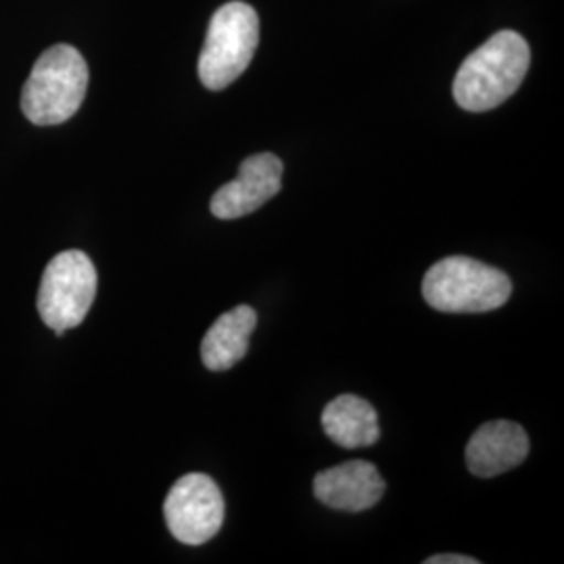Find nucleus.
Instances as JSON below:
<instances>
[{
	"mask_svg": "<svg viewBox=\"0 0 564 564\" xmlns=\"http://www.w3.org/2000/svg\"><path fill=\"white\" fill-rule=\"evenodd\" d=\"M531 63L521 34L502 30L464 59L454 78V99L473 113L500 107L523 84Z\"/></svg>",
	"mask_w": 564,
	"mask_h": 564,
	"instance_id": "nucleus-1",
	"label": "nucleus"
},
{
	"mask_svg": "<svg viewBox=\"0 0 564 564\" xmlns=\"http://www.w3.org/2000/svg\"><path fill=\"white\" fill-rule=\"evenodd\" d=\"M88 90V65L69 44L46 48L21 93V109L36 126H57L76 116Z\"/></svg>",
	"mask_w": 564,
	"mask_h": 564,
	"instance_id": "nucleus-2",
	"label": "nucleus"
},
{
	"mask_svg": "<svg viewBox=\"0 0 564 564\" xmlns=\"http://www.w3.org/2000/svg\"><path fill=\"white\" fill-rule=\"evenodd\" d=\"M512 295V282L487 263L449 256L424 274L423 297L445 314H484L502 307Z\"/></svg>",
	"mask_w": 564,
	"mask_h": 564,
	"instance_id": "nucleus-3",
	"label": "nucleus"
},
{
	"mask_svg": "<svg viewBox=\"0 0 564 564\" xmlns=\"http://www.w3.org/2000/svg\"><path fill=\"white\" fill-rule=\"evenodd\" d=\"M260 42V18L241 0L220 7L209 21L199 57V78L205 88L223 90L249 67Z\"/></svg>",
	"mask_w": 564,
	"mask_h": 564,
	"instance_id": "nucleus-4",
	"label": "nucleus"
},
{
	"mask_svg": "<svg viewBox=\"0 0 564 564\" xmlns=\"http://www.w3.org/2000/svg\"><path fill=\"white\" fill-rule=\"evenodd\" d=\"M97 268L82 251L55 256L42 274L39 314L55 335L76 328L88 316L97 297Z\"/></svg>",
	"mask_w": 564,
	"mask_h": 564,
	"instance_id": "nucleus-5",
	"label": "nucleus"
},
{
	"mask_svg": "<svg viewBox=\"0 0 564 564\" xmlns=\"http://www.w3.org/2000/svg\"><path fill=\"white\" fill-rule=\"evenodd\" d=\"M163 517L170 533L182 544H205L223 529V491L207 475H184L172 485L163 502Z\"/></svg>",
	"mask_w": 564,
	"mask_h": 564,
	"instance_id": "nucleus-6",
	"label": "nucleus"
},
{
	"mask_svg": "<svg viewBox=\"0 0 564 564\" xmlns=\"http://www.w3.org/2000/svg\"><path fill=\"white\" fill-rule=\"evenodd\" d=\"M284 165L272 153H258L241 163L237 181L228 182L212 197V214L220 220H237L253 214L281 193Z\"/></svg>",
	"mask_w": 564,
	"mask_h": 564,
	"instance_id": "nucleus-7",
	"label": "nucleus"
},
{
	"mask_svg": "<svg viewBox=\"0 0 564 564\" xmlns=\"http://www.w3.org/2000/svg\"><path fill=\"white\" fill-rule=\"evenodd\" d=\"M529 437L521 424L491 421L473 433L466 445V466L473 475L491 479L524 463Z\"/></svg>",
	"mask_w": 564,
	"mask_h": 564,
	"instance_id": "nucleus-8",
	"label": "nucleus"
},
{
	"mask_svg": "<svg viewBox=\"0 0 564 564\" xmlns=\"http://www.w3.org/2000/svg\"><path fill=\"white\" fill-rule=\"evenodd\" d=\"M314 494L328 508L362 512L379 505L384 481L375 464L354 460L318 473L314 479Z\"/></svg>",
	"mask_w": 564,
	"mask_h": 564,
	"instance_id": "nucleus-9",
	"label": "nucleus"
},
{
	"mask_svg": "<svg viewBox=\"0 0 564 564\" xmlns=\"http://www.w3.org/2000/svg\"><path fill=\"white\" fill-rule=\"evenodd\" d=\"M256 326L258 314L251 305H237L223 314L203 337L202 360L205 368L223 372L241 362Z\"/></svg>",
	"mask_w": 564,
	"mask_h": 564,
	"instance_id": "nucleus-10",
	"label": "nucleus"
},
{
	"mask_svg": "<svg viewBox=\"0 0 564 564\" xmlns=\"http://www.w3.org/2000/svg\"><path fill=\"white\" fill-rule=\"evenodd\" d=\"M326 435L345 449L375 445L381 437L379 416L370 403L358 395H339L324 408Z\"/></svg>",
	"mask_w": 564,
	"mask_h": 564,
	"instance_id": "nucleus-11",
	"label": "nucleus"
},
{
	"mask_svg": "<svg viewBox=\"0 0 564 564\" xmlns=\"http://www.w3.org/2000/svg\"><path fill=\"white\" fill-rule=\"evenodd\" d=\"M424 564H479V561L470 556H460V554H437L426 558Z\"/></svg>",
	"mask_w": 564,
	"mask_h": 564,
	"instance_id": "nucleus-12",
	"label": "nucleus"
}]
</instances>
